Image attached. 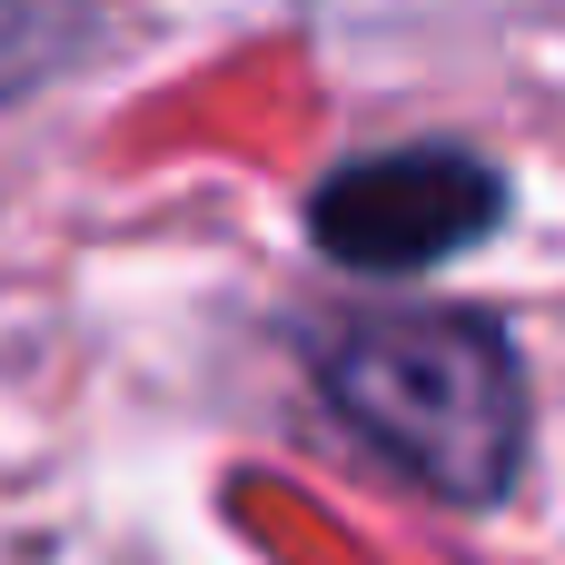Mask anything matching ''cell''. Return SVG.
<instances>
[{
	"label": "cell",
	"mask_w": 565,
	"mask_h": 565,
	"mask_svg": "<svg viewBox=\"0 0 565 565\" xmlns=\"http://www.w3.org/2000/svg\"><path fill=\"white\" fill-rule=\"evenodd\" d=\"M318 387L427 497L487 507L526 467V367L487 318L457 308L348 318L318 338Z\"/></svg>",
	"instance_id": "obj_1"
},
{
	"label": "cell",
	"mask_w": 565,
	"mask_h": 565,
	"mask_svg": "<svg viewBox=\"0 0 565 565\" xmlns=\"http://www.w3.org/2000/svg\"><path fill=\"white\" fill-rule=\"evenodd\" d=\"M507 209V179L467 149H377V159H348L338 179H318L308 199V238L338 258V268H367V278H407V268H437L457 248H477Z\"/></svg>",
	"instance_id": "obj_2"
},
{
	"label": "cell",
	"mask_w": 565,
	"mask_h": 565,
	"mask_svg": "<svg viewBox=\"0 0 565 565\" xmlns=\"http://www.w3.org/2000/svg\"><path fill=\"white\" fill-rule=\"evenodd\" d=\"M89 40V0H0V109L30 99Z\"/></svg>",
	"instance_id": "obj_3"
}]
</instances>
